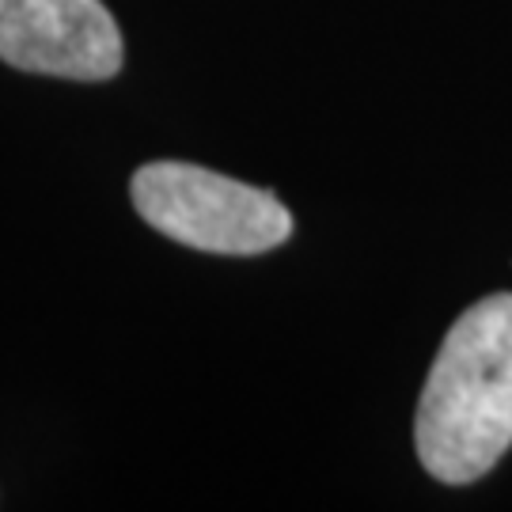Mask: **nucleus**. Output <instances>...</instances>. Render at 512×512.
Segmentation results:
<instances>
[{"mask_svg": "<svg viewBox=\"0 0 512 512\" xmlns=\"http://www.w3.org/2000/svg\"><path fill=\"white\" fill-rule=\"evenodd\" d=\"M0 61L23 73L110 80L122 31L103 0H0Z\"/></svg>", "mask_w": 512, "mask_h": 512, "instance_id": "nucleus-3", "label": "nucleus"}, {"mask_svg": "<svg viewBox=\"0 0 512 512\" xmlns=\"http://www.w3.org/2000/svg\"><path fill=\"white\" fill-rule=\"evenodd\" d=\"M133 205L156 232L209 255H262L293 236V213L270 190L198 164H145L133 175Z\"/></svg>", "mask_w": 512, "mask_h": 512, "instance_id": "nucleus-2", "label": "nucleus"}, {"mask_svg": "<svg viewBox=\"0 0 512 512\" xmlns=\"http://www.w3.org/2000/svg\"><path fill=\"white\" fill-rule=\"evenodd\" d=\"M414 444L421 467L448 486L482 478L512 448V293L452 323L421 391Z\"/></svg>", "mask_w": 512, "mask_h": 512, "instance_id": "nucleus-1", "label": "nucleus"}]
</instances>
